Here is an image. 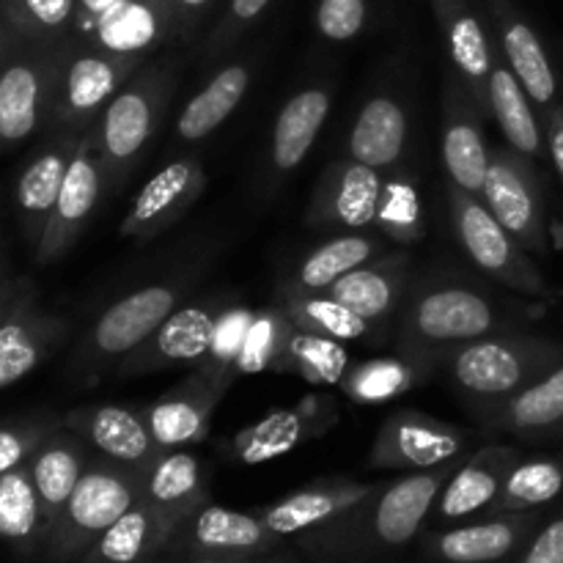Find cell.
Listing matches in <instances>:
<instances>
[{
  "label": "cell",
  "mask_w": 563,
  "mask_h": 563,
  "mask_svg": "<svg viewBox=\"0 0 563 563\" xmlns=\"http://www.w3.org/2000/svg\"><path fill=\"white\" fill-rule=\"evenodd\" d=\"M509 330H515V319L489 295L456 280H434L407 300L399 319V350L432 372L456 346Z\"/></svg>",
  "instance_id": "6da1fadb"
},
{
  "label": "cell",
  "mask_w": 563,
  "mask_h": 563,
  "mask_svg": "<svg viewBox=\"0 0 563 563\" xmlns=\"http://www.w3.org/2000/svg\"><path fill=\"white\" fill-rule=\"evenodd\" d=\"M176 93V69L170 60L143 64L130 82L110 99L93 124L108 192H121L146 157L170 99Z\"/></svg>",
  "instance_id": "7a4b0ae2"
},
{
  "label": "cell",
  "mask_w": 563,
  "mask_h": 563,
  "mask_svg": "<svg viewBox=\"0 0 563 563\" xmlns=\"http://www.w3.org/2000/svg\"><path fill=\"white\" fill-rule=\"evenodd\" d=\"M561 363L563 346L559 341L517 333V330L484 335L471 344L456 346L445 357L451 383L471 401L473 410L506 401L559 368Z\"/></svg>",
  "instance_id": "3957f363"
},
{
  "label": "cell",
  "mask_w": 563,
  "mask_h": 563,
  "mask_svg": "<svg viewBox=\"0 0 563 563\" xmlns=\"http://www.w3.org/2000/svg\"><path fill=\"white\" fill-rule=\"evenodd\" d=\"M190 286L192 275H174L141 286L104 308L77 344L75 372L86 383H93L104 368L115 366L121 357L141 346L176 308L185 306Z\"/></svg>",
  "instance_id": "277c9868"
},
{
  "label": "cell",
  "mask_w": 563,
  "mask_h": 563,
  "mask_svg": "<svg viewBox=\"0 0 563 563\" xmlns=\"http://www.w3.org/2000/svg\"><path fill=\"white\" fill-rule=\"evenodd\" d=\"M141 500V471L93 456L77 482L69 504L44 539V553L53 561H75Z\"/></svg>",
  "instance_id": "5b68a950"
},
{
  "label": "cell",
  "mask_w": 563,
  "mask_h": 563,
  "mask_svg": "<svg viewBox=\"0 0 563 563\" xmlns=\"http://www.w3.org/2000/svg\"><path fill=\"white\" fill-rule=\"evenodd\" d=\"M146 60L141 55L110 53L88 42L60 55L53 102H49L53 124L75 132L91 130L110 99L135 77Z\"/></svg>",
  "instance_id": "8992f818"
},
{
  "label": "cell",
  "mask_w": 563,
  "mask_h": 563,
  "mask_svg": "<svg viewBox=\"0 0 563 563\" xmlns=\"http://www.w3.org/2000/svg\"><path fill=\"white\" fill-rule=\"evenodd\" d=\"M449 214L454 234L471 262L504 284L506 289L526 297H550L548 280L539 273L537 262L528 256L526 247L495 220V214L484 207L478 196L460 190L449 181Z\"/></svg>",
  "instance_id": "52a82bcc"
},
{
  "label": "cell",
  "mask_w": 563,
  "mask_h": 563,
  "mask_svg": "<svg viewBox=\"0 0 563 563\" xmlns=\"http://www.w3.org/2000/svg\"><path fill=\"white\" fill-rule=\"evenodd\" d=\"M462 460L465 456L429 467V471H410L396 482L379 484L372 498L341 515V520L361 528L368 542H377L383 548H401V544L412 542L423 522L432 517L445 482L454 476Z\"/></svg>",
  "instance_id": "ba28073f"
},
{
  "label": "cell",
  "mask_w": 563,
  "mask_h": 563,
  "mask_svg": "<svg viewBox=\"0 0 563 563\" xmlns=\"http://www.w3.org/2000/svg\"><path fill=\"white\" fill-rule=\"evenodd\" d=\"M482 201L528 253H548V209L531 157L511 146L493 148Z\"/></svg>",
  "instance_id": "9c48e42d"
},
{
  "label": "cell",
  "mask_w": 563,
  "mask_h": 563,
  "mask_svg": "<svg viewBox=\"0 0 563 563\" xmlns=\"http://www.w3.org/2000/svg\"><path fill=\"white\" fill-rule=\"evenodd\" d=\"M467 432L421 410H396L385 418L368 454L374 471H429L465 454Z\"/></svg>",
  "instance_id": "30bf717a"
},
{
  "label": "cell",
  "mask_w": 563,
  "mask_h": 563,
  "mask_svg": "<svg viewBox=\"0 0 563 563\" xmlns=\"http://www.w3.org/2000/svg\"><path fill=\"white\" fill-rule=\"evenodd\" d=\"M225 308H229V302L220 300V297L179 306L141 346H135L130 355L115 363V374L121 379L146 377V374L168 372L181 363L192 368L198 357L207 352L220 313Z\"/></svg>",
  "instance_id": "8fae6325"
},
{
  "label": "cell",
  "mask_w": 563,
  "mask_h": 563,
  "mask_svg": "<svg viewBox=\"0 0 563 563\" xmlns=\"http://www.w3.org/2000/svg\"><path fill=\"white\" fill-rule=\"evenodd\" d=\"M102 192H108V187H104V168L102 159H99L97 135H93L91 126V130L82 132L80 143H77V152L71 157L69 170H66L58 201H55L53 214H49L47 225H44V234L36 245L38 262H55V258L64 256L80 240L82 229L91 220Z\"/></svg>",
  "instance_id": "7c38bea8"
},
{
  "label": "cell",
  "mask_w": 563,
  "mask_h": 563,
  "mask_svg": "<svg viewBox=\"0 0 563 563\" xmlns=\"http://www.w3.org/2000/svg\"><path fill=\"white\" fill-rule=\"evenodd\" d=\"M203 190H207L203 165L196 157L174 159L141 187L121 220L119 234L141 245L157 240L163 231L185 218L187 209L201 198Z\"/></svg>",
  "instance_id": "4fadbf2b"
},
{
  "label": "cell",
  "mask_w": 563,
  "mask_h": 563,
  "mask_svg": "<svg viewBox=\"0 0 563 563\" xmlns=\"http://www.w3.org/2000/svg\"><path fill=\"white\" fill-rule=\"evenodd\" d=\"M278 542L280 537H275L258 515L207 504L179 522L165 550L192 559H253Z\"/></svg>",
  "instance_id": "5bb4252c"
},
{
  "label": "cell",
  "mask_w": 563,
  "mask_h": 563,
  "mask_svg": "<svg viewBox=\"0 0 563 563\" xmlns=\"http://www.w3.org/2000/svg\"><path fill=\"white\" fill-rule=\"evenodd\" d=\"M379 170L346 157L324 168L313 190L306 220L313 231L344 229L361 231L377 223L379 198H383Z\"/></svg>",
  "instance_id": "9a60e30c"
},
{
  "label": "cell",
  "mask_w": 563,
  "mask_h": 563,
  "mask_svg": "<svg viewBox=\"0 0 563 563\" xmlns=\"http://www.w3.org/2000/svg\"><path fill=\"white\" fill-rule=\"evenodd\" d=\"M335 418H339L335 399L324 394L306 396L297 405L273 410L253 427L236 432L231 440V454L242 465H262V462L278 460V456L300 449L308 440L322 438L333 427Z\"/></svg>",
  "instance_id": "2e32d148"
},
{
  "label": "cell",
  "mask_w": 563,
  "mask_h": 563,
  "mask_svg": "<svg viewBox=\"0 0 563 563\" xmlns=\"http://www.w3.org/2000/svg\"><path fill=\"white\" fill-rule=\"evenodd\" d=\"M60 55L33 49L0 69V143H22L53 102Z\"/></svg>",
  "instance_id": "e0dca14e"
},
{
  "label": "cell",
  "mask_w": 563,
  "mask_h": 563,
  "mask_svg": "<svg viewBox=\"0 0 563 563\" xmlns=\"http://www.w3.org/2000/svg\"><path fill=\"white\" fill-rule=\"evenodd\" d=\"M64 427L88 443L97 456L119 465L143 471L163 454L154 443L141 407L126 405H88L77 407L64 418Z\"/></svg>",
  "instance_id": "ac0fdd59"
},
{
  "label": "cell",
  "mask_w": 563,
  "mask_h": 563,
  "mask_svg": "<svg viewBox=\"0 0 563 563\" xmlns=\"http://www.w3.org/2000/svg\"><path fill=\"white\" fill-rule=\"evenodd\" d=\"M482 110L467 97L456 77L445 80L443 91V165L451 185L482 198L489 170L487 137L482 130Z\"/></svg>",
  "instance_id": "d6986e66"
},
{
  "label": "cell",
  "mask_w": 563,
  "mask_h": 563,
  "mask_svg": "<svg viewBox=\"0 0 563 563\" xmlns=\"http://www.w3.org/2000/svg\"><path fill=\"white\" fill-rule=\"evenodd\" d=\"M225 390L218 388L201 372H190L181 383H176L168 394L141 407L148 423L154 443L163 451L187 449L201 443L209 434L212 412L218 410Z\"/></svg>",
  "instance_id": "ffe728a7"
},
{
  "label": "cell",
  "mask_w": 563,
  "mask_h": 563,
  "mask_svg": "<svg viewBox=\"0 0 563 563\" xmlns=\"http://www.w3.org/2000/svg\"><path fill=\"white\" fill-rule=\"evenodd\" d=\"M482 3L487 9L489 22H493L500 55L511 66L517 80L522 82L531 102L542 110L553 108L559 80H555V69L539 33L522 16L515 0H482Z\"/></svg>",
  "instance_id": "44dd1931"
},
{
  "label": "cell",
  "mask_w": 563,
  "mask_h": 563,
  "mask_svg": "<svg viewBox=\"0 0 563 563\" xmlns=\"http://www.w3.org/2000/svg\"><path fill=\"white\" fill-rule=\"evenodd\" d=\"M434 16L445 36L451 64H454L460 82L467 97L476 102L482 115H489V80H493L495 49L482 16L473 9L471 0H432Z\"/></svg>",
  "instance_id": "7402d4cb"
},
{
  "label": "cell",
  "mask_w": 563,
  "mask_h": 563,
  "mask_svg": "<svg viewBox=\"0 0 563 563\" xmlns=\"http://www.w3.org/2000/svg\"><path fill=\"white\" fill-rule=\"evenodd\" d=\"M517 460L520 451L509 445H484L482 451L462 460L434 504V522H462L482 511L489 515Z\"/></svg>",
  "instance_id": "603a6c76"
},
{
  "label": "cell",
  "mask_w": 563,
  "mask_h": 563,
  "mask_svg": "<svg viewBox=\"0 0 563 563\" xmlns=\"http://www.w3.org/2000/svg\"><path fill=\"white\" fill-rule=\"evenodd\" d=\"M377 489L379 484L368 482H322L300 489V493L286 495V498L258 509L256 515L262 517L264 526L275 537L286 539L295 537V533L319 531V528L330 526L341 515L372 498Z\"/></svg>",
  "instance_id": "cb8c5ba5"
},
{
  "label": "cell",
  "mask_w": 563,
  "mask_h": 563,
  "mask_svg": "<svg viewBox=\"0 0 563 563\" xmlns=\"http://www.w3.org/2000/svg\"><path fill=\"white\" fill-rule=\"evenodd\" d=\"M82 36L110 53L148 58L165 38L176 36L174 0H126L99 16Z\"/></svg>",
  "instance_id": "d4e9b609"
},
{
  "label": "cell",
  "mask_w": 563,
  "mask_h": 563,
  "mask_svg": "<svg viewBox=\"0 0 563 563\" xmlns=\"http://www.w3.org/2000/svg\"><path fill=\"white\" fill-rule=\"evenodd\" d=\"M410 289V256L405 251L372 258L352 273L341 275L328 291L330 297L355 311L366 322H385L405 302Z\"/></svg>",
  "instance_id": "484cf974"
},
{
  "label": "cell",
  "mask_w": 563,
  "mask_h": 563,
  "mask_svg": "<svg viewBox=\"0 0 563 563\" xmlns=\"http://www.w3.org/2000/svg\"><path fill=\"white\" fill-rule=\"evenodd\" d=\"M93 451L82 438L60 427L58 432L49 434L36 454L27 460L31 467L33 487H36L38 500H42V515H44V539L53 531L55 520L60 517L64 506L69 504L71 493H75L77 482L82 478L86 467L91 465ZM44 548V544H42Z\"/></svg>",
  "instance_id": "4316f807"
},
{
  "label": "cell",
  "mask_w": 563,
  "mask_h": 563,
  "mask_svg": "<svg viewBox=\"0 0 563 563\" xmlns=\"http://www.w3.org/2000/svg\"><path fill=\"white\" fill-rule=\"evenodd\" d=\"M141 500L163 511L179 528V522L209 500L201 460L187 449L163 451L141 471Z\"/></svg>",
  "instance_id": "83f0119b"
},
{
  "label": "cell",
  "mask_w": 563,
  "mask_h": 563,
  "mask_svg": "<svg viewBox=\"0 0 563 563\" xmlns=\"http://www.w3.org/2000/svg\"><path fill=\"white\" fill-rule=\"evenodd\" d=\"M69 335V322L58 313L38 311L36 302L20 308L0 324V390L20 383L42 366Z\"/></svg>",
  "instance_id": "f1b7e54d"
},
{
  "label": "cell",
  "mask_w": 563,
  "mask_h": 563,
  "mask_svg": "<svg viewBox=\"0 0 563 563\" xmlns=\"http://www.w3.org/2000/svg\"><path fill=\"white\" fill-rule=\"evenodd\" d=\"M476 416L493 432L517 434V438H548L563 429V363L528 385L520 394L509 396L493 407L476 410Z\"/></svg>",
  "instance_id": "f546056e"
},
{
  "label": "cell",
  "mask_w": 563,
  "mask_h": 563,
  "mask_svg": "<svg viewBox=\"0 0 563 563\" xmlns=\"http://www.w3.org/2000/svg\"><path fill=\"white\" fill-rule=\"evenodd\" d=\"M80 137L82 132L60 130L58 141L38 152L16 181V207H20L22 225L36 245L42 240L49 214H53L55 201H58V192L64 187L66 170H69Z\"/></svg>",
  "instance_id": "4dcf8cb0"
},
{
  "label": "cell",
  "mask_w": 563,
  "mask_h": 563,
  "mask_svg": "<svg viewBox=\"0 0 563 563\" xmlns=\"http://www.w3.org/2000/svg\"><path fill=\"white\" fill-rule=\"evenodd\" d=\"M333 108V91L328 86H308L286 99L273 124L269 165L275 176H286L311 154L324 121Z\"/></svg>",
  "instance_id": "1f68e13d"
},
{
  "label": "cell",
  "mask_w": 563,
  "mask_h": 563,
  "mask_svg": "<svg viewBox=\"0 0 563 563\" xmlns=\"http://www.w3.org/2000/svg\"><path fill=\"white\" fill-rule=\"evenodd\" d=\"M174 531L163 511L137 500L86 550L80 563H148L168 548Z\"/></svg>",
  "instance_id": "d6a6232c"
},
{
  "label": "cell",
  "mask_w": 563,
  "mask_h": 563,
  "mask_svg": "<svg viewBox=\"0 0 563 563\" xmlns=\"http://www.w3.org/2000/svg\"><path fill=\"white\" fill-rule=\"evenodd\" d=\"M407 141H410V119H407L405 104L379 93V97L363 102L350 137H346V152L357 163L383 170L401 163Z\"/></svg>",
  "instance_id": "836d02e7"
},
{
  "label": "cell",
  "mask_w": 563,
  "mask_h": 563,
  "mask_svg": "<svg viewBox=\"0 0 563 563\" xmlns=\"http://www.w3.org/2000/svg\"><path fill=\"white\" fill-rule=\"evenodd\" d=\"M533 528V517L526 511L495 515L473 526H456L432 537V553L445 563H495L515 553L517 544Z\"/></svg>",
  "instance_id": "e575fe53"
},
{
  "label": "cell",
  "mask_w": 563,
  "mask_h": 563,
  "mask_svg": "<svg viewBox=\"0 0 563 563\" xmlns=\"http://www.w3.org/2000/svg\"><path fill=\"white\" fill-rule=\"evenodd\" d=\"M253 69L245 60H234V64L223 66L212 75V80L185 104V110L176 119L174 132L176 141L190 146V143H201L203 137L212 135L223 121L240 108L245 99L247 88H251Z\"/></svg>",
  "instance_id": "d590c367"
},
{
  "label": "cell",
  "mask_w": 563,
  "mask_h": 563,
  "mask_svg": "<svg viewBox=\"0 0 563 563\" xmlns=\"http://www.w3.org/2000/svg\"><path fill=\"white\" fill-rule=\"evenodd\" d=\"M489 115L498 121V130L509 141L515 152L526 154V157L537 159L544 154V137L542 126H539L537 113H533V102L511 66L500 55L495 53L493 64V80H489Z\"/></svg>",
  "instance_id": "8d00e7d4"
},
{
  "label": "cell",
  "mask_w": 563,
  "mask_h": 563,
  "mask_svg": "<svg viewBox=\"0 0 563 563\" xmlns=\"http://www.w3.org/2000/svg\"><path fill=\"white\" fill-rule=\"evenodd\" d=\"M275 306L289 317V322L295 324L297 330L324 335V339L341 341V344L366 339L374 328L372 322H366V319L357 317L355 311L341 306V302L335 300V297H330L328 291L295 289V286L284 284L278 291Z\"/></svg>",
  "instance_id": "74e56055"
},
{
  "label": "cell",
  "mask_w": 563,
  "mask_h": 563,
  "mask_svg": "<svg viewBox=\"0 0 563 563\" xmlns=\"http://www.w3.org/2000/svg\"><path fill=\"white\" fill-rule=\"evenodd\" d=\"M385 236L379 231L374 234H361V231H346V234L333 236V240L322 242L317 251L308 253L297 269L291 273L289 280L284 284L295 286V289H308V291H324L341 278V275L352 273L361 264L377 258V253L383 251Z\"/></svg>",
  "instance_id": "f35d334b"
},
{
  "label": "cell",
  "mask_w": 563,
  "mask_h": 563,
  "mask_svg": "<svg viewBox=\"0 0 563 563\" xmlns=\"http://www.w3.org/2000/svg\"><path fill=\"white\" fill-rule=\"evenodd\" d=\"M0 542L16 550L44 544L42 500L33 487L27 462L0 476Z\"/></svg>",
  "instance_id": "ab89813d"
},
{
  "label": "cell",
  "mask_w": 563,
  "mask_h": 563,
  "mask_svg": "<svg viewBox=\"0 0 563 563\" xmlns=\"http://www.w3.org/2000/svg\"><path fill=\"white\" fill-rule=\"evenodd\" d=\"M346 368H350V355L341 341L306 333L291 324L273 372L295 374L311 385H341Z\"/></svg>",
  "instance_id": "60d3db41"
},
{
  "label": "cell",
  "mask_w": 563,
  "mask_h": 563,
  "mask_svg": "<svg viewBox=\"0 0 563 563\" xmlns=\"http://www.w3.org/2000/svg\"><path fill=\"white\" fill-rule=\"evenodd\" d=\"M427 374L429 368L405 355L374 357V361L350 363L341 379V390L357 405H385L416 388Z\"/></svg>",
  "instance_id": "b9f144b4"
},
{
  "label": "cell",
  "mask_w": 563,
  "mask_h": 563,
  "mask_svg": "<svg viewBox=\"0 0 563 563\" xmlns=\"http://www.w3.org/2000/svg\"><path fill=\"white\" fill-rule=\"evenodd\" d=\"M563 493V462L539 456L517 460L489 515H517L550 504Z\"/></svg>",
  "instance_id": "7bdbcfd3"
},
{
  "label": "cell",
  "mask_w": 563,
  "mask_h": 563,
  "mask_svg": "<svg viewBox=\"0 0 563 563\" xmlns=\"http://www.w3.org/2000/svg\"><path fill=\"white\" fill-rule=\"evenodd\" d=\"M253 319H256V311H253V308L240 306V302H229V308L220 313L218 328H214L207 352L198 357L192 372H201L203 377L212 379L218 388L229 390L231 383H234L236 357H240V350L242 344H245V335L247 330H251Z\"/></svg>",
  "instance_id": "ee69618b"
},
{
  "label": "cell",
  "mask_w": 563,
  "mask_h": 563,
  "mask_svg": "<svg viewBox=\"0 0 563 563\" xmlns=\"http://www.w3.org/2000/svg\"><path fill=\"white\" fill-rule=\"evenodd\" d=\"M291 322L278 306H269L264 311H256V319L251 322V330L245 335L240 357L234 366V379L247 377V374H262L273 372L275 361H278L284 341L289 335Z\"/></svg>",
  "instance_id": "f6af8a7d"
},
{
  "label": "cell",
  "mask_w": 563,
  "mask_h": 563,
  "mask_svg": "<svg viewBox=\"0 0 563 563\" xmlns=\"http://www.w3.org/2000/svg\"><path fill=\"white\" fill-rule=\"evenodd\" d=\"M0 9L16 33L44 42L75 22L77 0H3Z\"/></svg>",
  "instance_id": "bcb514c9"
},
{
  "label": "cell",
  "mask_w": 563,
  "mask_h": 563,
  "mask_svg": "<svg viewBox=\"0 0 563 563\" xmlns=\"http://www.w3.org/2000/svg\"><path fill=\"white\" fill-rule=\"evenodd\" d=\"M374 229L394 242H418L423 236L421 203H418V190L410 181H394L383 187L379 198L377 223Z\"/></svg>",
  "instance_id": "7dc6e473"
},
{
  "label": "cell",
  "mask_w": 563,
  "mask_h": 563,
  "mask_svg": "<svg viewBox=\"0 0 563 563\" xmlns=\"http://www.w3.org/2000/svg\"><path fill=\"white\" fill-rule=\"evenodd\" d=\"M366 20L368 0H319L317 3V27L328 42H352L363 33Z\"/></svg>",
  "instance_id": "c3c4849f"
},
{
  "label": "cell",
  "mask_w": 563,
  "mask_h": 563,
  "mask_svg": "<svg viewBox=\"0 0 563 563\" xmlns=\"http://www.w3.org/2000/svg\"><path fill=\"white\" fill-rule=\"evenodd\" d=\"M267 5L269 0H229L225 14L220 16V22L212 27L207 38V47H203L207 58H218V55L229 53L236 44V38L267 11Z\"/></svg>",
  "instance_id": "681fc988"
},
{
  "label": "cell",
  "mask_w": 563,
  "mask_h": 563,
  "mask_svg": "<svg viewBox=\"0 0 563 563\" xmlns=\"http://www.w3.org/2000/svg\"><path fill=\"white\" fill-rule=\"evenodd\" d=\"M60 423H16V427H0V476L14 467L25 465L33 454H36L38 445L49 438L53 432H58Z\"/></svg>",
  "instance_id": "f907efd6"
},
{
  "label": "cell",
  "mask_w": 563,
  "mask_h": 563,
  "mask_svg": "<svg viewBox=\"0 0 563 563\" xmlns=\"http://www.w3.org/2000/svg\"><path fill=\"white\" fill-rule=\"evenodd\" d=\"M520 563H563V517L542 528Z\"/></svg>",
  "instance_id": "816d5d0a"
},
{
  "label": "cell",
  "mask_w": 563,
  "mask_h": 563,
  "mask_svg": "<svg viewBox=\"0 0 563 563\" xmlns=\"http://www.w3.org/2000/svg\"><path fill=\"white\" fill-rule=\"evenodd\" d=\"M31 302H36V291H33V286L22 284V280L0 286V324L9 322L20 308L31 306Z\"/></svg>",
  "instance_id": "f5cc1de1"
},
{
  "label": "cell",
  "mask_w": 563,
  "mask_h": 563,
  "mask_svg": "<svg viewBox=\"0 0 563 563\" xmlns=\"http://www.w3.org/2000/svg\"><path fill=\"white\" fill-rule=\"evenodd\" d=\"M544 119H548V152L563 185V104L544 110Z\"/></svg>",
  "instance_id": "db71d44e"
},
{
  "label": "cell",
  "mask_w": 563,
  "mask_h": 563,
  "mask_svg": "<svg viewBox=\"0 0 563 563\" xmlns=\"http://www.w3.org/2000/svg\"><path fill=\"white\" fill-rule=\"evenodd\" d=\"M214 0H174L176 9V36H185L196 27V22L207 14Z\"/></svg>",
  "instance_id": "11a10c76"
},
{
  "label": "cell",
  "mask_w": 563,
  "mask_h": 563,
  "mask_svg": "<svg viewBox=\"0 0 563 563\" xmlns=\"http://www.w3.org/2000/svg\"><path fill=\"white\" fill-rule=\"evenodd\" d=\"M126 3V0H77V11H75V27L80 33H86L93 22L99 20L102 14H108L110 9L115 5Z\"/></svg>",
  "instance_id": "9f6ffc18"
},
{
  "label": "cell",
  "mask_w": 563,
  "mask_h": 563,
  "mask_svg": "<svg viewBox=\"0 0 563 563\" xmlns=\"http://www.w3.org/2000/svg\"><path fill=\"white\" fill-rule=\"evenodd\" d=\"M185 563H256L251 559H207V555H201V559H190Z\"/></svg>",
  "instance_id": "6f0895ef"
},
{
  "label": "cell",
  "mask_w": 563,
  "mask_h": 563,
  "mask_svg": "<svg viewBox=\"0 0 563 563\" xmlns=\"http://www.w3.org/2000/svg\"><path fill=\"white\" fill-rule=\"evenodd\" d=\"M3 44H5V31L0 27V53H3Z\"/></svg>",
  "instance_id": "680465c9"
}]
</instances>
